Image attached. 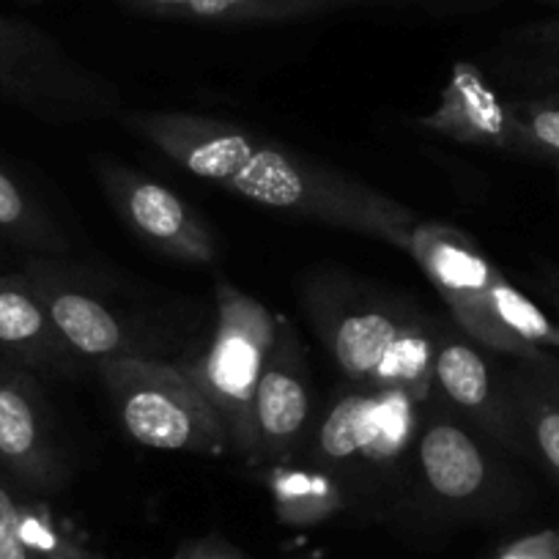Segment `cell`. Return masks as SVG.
I'll use <instances>...</instances> for the list:
<instances>
[{
  "mask_svg": "<svg viewBox=\"0 0 559 559\" xmlns=\"http://www.w3.org/2000/svg\"><path fill=\"white\" fill-rule=\"evenodd\" d=\"M343 3H346V9L373 7V3H390V7H403V3H408V0H343Z\"/></svg>",
  "mask_w": 559,
  "mask_h": 559,
  "instance_id": "28",
  "label": "cell"
},
{
  "mask_svg": "<svg viewBox=\"0 0 559 559\" xmlns=\"http://www.w3.org/2000/svg\"><path fill=\"white\" fill-rule=\"evenodd\" d=\"M0 357L34 376L58 379L85 368L56 330L45 299L23 269L0 272Z\"/></svg>",
  "mask_w": 559,
  "mask_h": 559,
  "instance_id": "14",
  "label": "cell"
},
{
  "mask_svg": "<svg viewBox=\"0 0 559 559\" xmlns=\"http://www.w3.org/2000/svg\"><path fill=\"white\" fill-rule=\"evenodd\" d=\"M305 313L348 384L403 390L433 401L437 319L341 274L310 280Z\"/></svg>",
  "mask_w": 559,
  "mask_h": 559,
  "instance_id": "2",
  "label": "cell"
},
{
  "mask_svg": "<svg viewBox=\"0 0 559 559\" xmlns=\"http://www.w3.org/2000/svg\"><path fill=\"white\" fill-rule=\"evenodd\" d=\"M263 480L272 493L274 513L288 526H316L352 513L337 483L305 453L283 464H269Z\"/></svg>",
  "mask_w": 559,
  "mask_h": 559,
  "instance_id": "17",
  "label": "cell"
},
{
  "mask_svg": "<svg viewBox=\"0 0 559 559\" xmlns=\"http://www.w3.org/2000/svg\"><path fill=\"white\" fill-rule=\"evenodd\" d=\"M102 192L123 225L170 261L209 266L217 258V239L206 219L170 187L140 176L112 159H102L94 170Z\"/></svg>",
  "mask_w": 559,
  "mask_h": 559,
  "instance_id": "11",
  "label": "cell"
},
{
  "mask_svg": "<svg viewBox=\"0 0 559 559\" xmlns=\"http://www.w3.org/2000/svg\"><path fill=\"white\" fill-rule=\"evenodd\" d=\"M519 362V359H515ZM521 368L526 370L532 381L551 397L554 403L559 406V354L557 352H546L543 357L530 359V362H519Z\"/></svg>",
  "mask_w": 559,
  "mask_h": 559,
  "instance_id": "25",
  "label": "cell"
},
{
  "mask_svg": "<svg viewBox=\"0 0 559 559\" xmlns=\"http://www.w3.org/2000/svg\"><path fill=\"white\" fill-rule=\"evenodd\" d=\"M408 3H423L428 9L450 7V9H464V7H486V3H497V0H408Z\"/></svg>",
  "mask_w": 559,
  "mask_h": 559,
  "instance_id": "27",
  "label": "cell"
},
{
  "mask_svg": "<svg viewBox=\"0 0 559 559\" xmlns=\"http://www.w3.org/2000/svg\"><path fill=\"white\" fill-rule=\"evenodd\" d=\"M537 3H546V7H554V9H559V0H537Z\"/></svg>",
  "mask_w": 559,
  "mask_h": 559,
  "instance_id": "30",
  "label": "cell"
},
{
  "mask_svg": "<svg viewBox=\"0 0 559 559\" xmlns=\"http://www.w3.org/2000/svg\"><path fill=\"white\" fill-rule=\"evenodd\" d=\"M513 45L521 52H526L535 63L554 69L559 74V17L546 20V23H535L530 28H521L513 36Z\"/></svg>",
  "mask_w": 559,
  "mask_h": 559,
  "instance_id": "22",
  "label": "cell"
},
{
  "mask_svg": "<svg viewBox=\"0 0 559 559\" xmlns=\"http://www.w3.org/2000/svg\"><path fill=\"white\" fill-rule=\"evenodd\" d=\"M116 121L195 179L263 209L381 239L397 250H406L408 234L419 223L395 198L239 123L195 112L127 107Z\"/></svg>",
  "mask_w": 559,
  "mask_h": 559,
  "instance_id": "1",
  "label": "cell"
},
{
  "mask_svg": "<svg viewBox=\"0 0 559 559\" xmlns=\"http://www.w3.org/2000/svg\"><path fill=\"white\" fill-rule=\"evenodd\" d=\"M433 397L499 448L530 455V442L508 390V373L493 368L469 335L442 321L433 346Z\"/></svg>",
  "mask_w": 559,
  "mask_h": 559,
  "instance_id": "10",
  "label": "cell"
},
{
  "mask_svg": "<svg viewBox=\"0 0 559 559\" xmlns=\"http://www.w3.org/2000/svg\"><path fill=\"white\" fill-rule=\"evenodd\" d=\"M543 294H546L548 305L554 310V326L559 332V272H548L546 280H543Z\"/></svg>",
  "mask_w": 559,
  "mask_h": 559,
  "instance_id": "26",
  "label": "cell"
},
{
  "mask_svg": "<svg viewBox=\"0 0 559 559\" xmlns=\"http://www.w3.org/2000/svg\"><path fill=\"white\" fill-rule=\"evenodd\" d=\"M0 559H45L25 535V504L14 493V480L0 469Z\"/></svg>",
  "mask_w": 559,
  "mask_h": 559,
  "instance_id": "21",
  "label": "cell"
},
{
  "mask_svg": "<svg viewBox=\"0 0 559 559\" xmlns=\"http://www.w3.org/2000/svg\"><path fill=\"white\" fill-rule=\"evenodd\" d=\"M428 403L384 386L337 390L302 453L337 483L352 513H392L412 493L414 444Z\"/></svg>",
  "mask_w": 559,
  "mask_h": 559,
  "instance_id": "3",
  "label": "cell"
},
{
  "mask_svg": "<svg viewBox=\"0 0 559 559\" xmlns=\"http://www.w3.org/2000/svg\"><path fill=\"white\" fill-rule=\"evenodd\" d=\"M412 261L453 313L455 326L477 346L519 362L559 354L554 321L493 266L464 230L442 223H417L406 239Z\"/></svg>",
  "mask_w": 559,
  "mask_h": 559,
  "instance_id": "4",
  "label": "cell"
},
{
  "mask_svg": "<svg viewBox=\"0 0 559 559\" xmlns=\"http://www.w3.org/2000/svg\"><path fill=\"white\" fill-rule=\"evenodd\" d=\"M96 373L132 442L209 459L230 453L219 417L176 362L107 359L96 365Z\"/></svg>",
  "mask_w": 559,
  "mask_h": 559,
  "instance_id": "6",
  "label": "cell"
},
{
  "mask_svg": "<svg viewBox=\"0 0 559 559\" xmlns=\"http://www.w3.org/2000/svg\"><path fill=\"white\" fill-rule=\"evenodd\" d=\"M493 559H559V530L546 526V530L526 532L515 540L504 543Z\"/></svg>",
  "mask_w": 559,
  "mask_h": 559,
  "instance_id": "23",
  "label": "cell"
},
{
  "mask_svg": "<svg viewBox=\"0 0 559 559\" xmlns=\"http://www.w3.org/2000/svg\"><path fill=\"white\" fill-rule=\"evenodd\" d=\"M313 426L308 359L299 346L297 330L288 321H277V335L255 390L258 464L269 466L297 459L308 448Z\"/></svg>",
  "mask_w": 559,
  "mask_h": 559,
  "instance_id": "13",
  "label": "cell"
},
{
  "mask_svg": "<svg viewBox=\"0 0 559 559\" xmlns=\"http://www.w3.org/2000/svg\"><path fill=\"white\" fill-rule=\"evenodd\" d=\"M433 129L466 146L493 148V152L521 154L519 132L510 118V107L472 63H455L448 85L431 116L419 118Z\"/></svg>",
  "mask_w": 559,
  "mask_h": 559,
  "instance_id": "15",
  "label": "cell"
},
{
  "mask_svg": "<svg viewBox=\"0 0 559 559\" xmlns=\"http://www.w3.org/2000/svg\"><path fill=\"white\" fill-rule=\"evenodd\" d=\"M524 157H559V99H508Z\"/></svg>",
  "mask_w": 559,
  "mask_h": 559,
  "instance_id": "20",
  "label": "cell"
},
{
  "mask_svg": "<svg viewBox=\"0 0 559 559\" xmlns=\"http://www.w3.org/2000/svg\"><path fill=\"white\" fill-rule=\"evenodd\" d=\"M412 488L431 513L455 521L499 515L515 502L502 461L439 401L428 403L419 423Z\"/></svg>",
  "mask_w": 559,
  "mask_h": 559,
  "instance_id": "9",
  "label": "cell"
},
{
  "mask_svg": "<svg viewBox=\"0 0 559 559\" xmlns=\"http://www.w3.org/2000/svg\"><path fill=\"white\" fill-rule=\"evenodd\" d=\"M7 368H9V362L3 357H0V379H3V373H7Z\"/></svg>",
  "mask_w": 559,
  "mask_h": 559,
  "instance_id": "29",
  "label": "cell"
},
{
  "mask_svg": "<svg viewBox=\"0 0 559 559\" xmlns=\"http://www.w3.org/2000/svg\"><path fill=\"white\" fill-rule=\"evenodd\" d=\"M0 469L41 497L63 491L72 480L39 381L14 365L0 379Z\"/></svg>",
  "mask_w": 559,
  "mask_h": 559,
  "instance_id": "12",
  "label": "cell"
},
{
  "mask_svg": "<svg viewBox=\"0 0 559 559\" xmlns=\"http://www.w3.org/2000/svg\"><path fill=\"white\" fill-rule=\"evenodd\" d=\"M274 335L277 319L266 305L228 280H219L206 348L201 354H185L176 362L219 417L230 453L252 464H258L255 390Z\"/></svg>",
  "mask_w": 559,
  "mask_h": 559,
  "instance_id": "5",
  "label": "cell"
},
{
  "mask_svg": "<svg viewBox=\"0 0 559 559\" xmlns=\"http://www.w3.org/2000/svg\"><path fill=\"white\" fill-rule=\"evenodd\" d=\"M20 269L28 274L56 330L83 365L123 357L165 359L168 354L170 337L163 326L123 310L99 280L72 269L63 258L25 255Z\"/></svg>",
  "mask_w": 559,
  "mask_h": 559,
  "instance_id": "8",
  "label": "cell"
},
{
  "mask_svg": "<svg viewBox=\"0 0 559 559\" xmlns=\"http://www.w3.org/2000/svg\"><path fill=\"white\" fill-rule=\"evenodd\" d=\"M174 559H250L239 546L225 540L223 535L190 537L176 548Z\"/></svg>",
  "mask_w": 559,
  "mask_h": 559,
  "instance_id": "24",
  "label": "cell"
},
{
  "mask_svg": "<svg viewBox=\"0 0 559 559\" xmlns=\"http://www.w3.org/2000/svg\"><path fill=\"white\" fill-rule=\"evenodd\" d=\"M0 102L50 123L118 118L123 99L110 80L69 56L67 47L17 17L0 14Z\"/></svg>",
  "mask_w": 559,
  "mask_h": 559,
  "instance_id": "7",
  "label": "cell"
},
{
  "mask_svg": "<svg viewBox=\"0 0 559 559\" xmlns=\"http://www.w3.org/2000/svg\"><path fill=\"white\" fill-rule=\"evenodd\" d=\"M123 9L163 20L209 25L292 23L343 12V0H116Z\"/></svg>",
  "mask_w": 559,
  "mask_h": 559,
  "instance_id": "16",
  "label": "cell"
},
{
  "mask_svg": "<svg viewBox=\"0 0 559 559\" xmlns=\"http://www.w3.org/2000/svg\"><path fill=\"white\" fill-rule=\"evenodd\" d=\"M557 99H559V96H557Z\"/></svg>",
  "mask_w": 559,
  "mask_h": 559,
  "instance_id": "31",
  "label": "cell"
},
{
  "mask_svg": "<svg viewBox=\"0 0 559 559\" xmlns=\"http://www.w3.org/2000/svg\"><path fill=\"white\" fill-rule=\"evenodd\" d=\"M504 373H508V390L515 414L530 442V455H535L546 466V472L559 486V406L526 376L519 362Z\"/></svg>",
  "mask_w": 559,
  "mask_h": 559,
  "instance_id": "19",
  "label": "cell"
},
{
  "mask_svg": "<svg viewBox=\"0 0 559 559\" xmlns=\"http://www.w3.org/2000/svg\"><path fill=\"white\" fill-rule=\"evenodd\" d=\"M0 239L25 255L63 258L69 252L61 225L7 165H0Z\"/></svg>",
  "mask_w": 559,
  "mask_h": 559,
  "instance_id": "18",
  "label": "cell"
}]
</instances>
